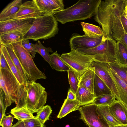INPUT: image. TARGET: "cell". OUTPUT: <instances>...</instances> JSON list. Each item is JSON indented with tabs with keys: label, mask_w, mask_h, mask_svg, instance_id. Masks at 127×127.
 Segmentation results:
<instances>
[{
	"label": "cell",
	"mask_w": 127,
	"mask_h": 127,
	"mask_svg": "<svg viewBox=\"0 0 127 127\" xmlns=\"http://www.w3.org/2000/svg\"><path fill=\"white\" fill-rule=\"evenodd\" d=\"M30 29L12 31L0 35V44L5 46L22 41Z\"/></svg>",
	"instance_id": "2e32d148"
},
{
	"label": "cell",
	"mask_w": 127,
	"mask_h": 127,
	"mask_svg": "<svg viewBox=\"0 0 127 127\" xmlns=\"http://www.w3.org/2000/svg\"><path fill=\"white\" fill-rule=\"evenodd\" d=\"M21 42L23 47L30 54L32 58H34L37 52L31 43L29 42V40L23 39Z\"/></svg>",
	"instance_id": "8d00e7d4"
},
{
	"label": "cell",
	"mask_w": 127,
	"mask_h": 127,
	"mask_svg": "<svg viewBox=\"0 0 127 127\" xmlns=\"http://www.w3.org/2000/svg\"><path fill=\"white\" fill-rule=\"evenodd\" d=\"M50 65L52 69L57 71H67L70 69L62 60L57 51L50 55Z\"/></svg>",
	"instance_id": "cb8c5ba5"
},
{
	"label": "cell",
	"mask_w": 127,
	"mask_h": 127,
	"mask_svg": "<svg viewBox=\"0 0 127 127\" xmlns=\"http://www.w3.org/2000/svg\"><path fill=\"white\" fill-rule=\"evenodd\" d=\"M113 127H126L125 125H116Z\"/></svg>",
	"instance_id": "f6af8a7d"
},
{
	"label": "cell",
	"mask_w": 127,
	"mask_h": 127,
	"mask_svg": "<svg viewBox=\"0 0 127 127\" xmlns=\"http://www.w3.org/2000/svg\"><path fill=\"white\" fill-rule=\"evenodd\" d=\"M116 42L112 39H106L95 47L78 51L93 56L94 61L108 63H116Z\"/></svg>",
	"instance_id": "ba28073f"
},
{
	"label": "cell",
	"mask_w": 127,
	"mask_h": 127,
	"mask_svg": "<svg viewBox=\"0 0 127 127\" xmlns=\"http://www.w3.org/2000/svg\"><path fill=\"white\" fill-rule=\"evenodd\" d=\"M22 0H15L9 4L0 14V22L8 21L19 11L22 4Z\"/></svg>",
	"instance_id": "ac0fdd59"
},
{
	"label": "cell",
	"mask_w": 127,
	"mask_h": 127,
	"mask_svg": "<svg viewBox=\"0 0 127 127\" xmlns=\"http://www.w3.org/2000/svg\"><path fill=\"white\" fill-rule=\"evenodd\" d=\"M60 57L65 64L75 72L80 78L95 61L93 56L84 54L74 50H71L69 53L62 54Z\"/></svg>",
	"instance_id": "52a82bcc"
},
{
	"label": "cell",
	"mask_w": 127,
	"mask_h": 127,
	"mask_svg": "<svg viewBox=\"0 0 127 127\" xmlns=\"http://www.w3.org/2000/svg\"><path fill=\"white\" fill-rule=\"evenodd\" d=\"M47 14L39 8L35 0H33L22 3L19 11L8 20L15 19L36 18Z\"/></svg>",
	"instance_id": "7c38bea8"
},
{
	"label": "cell",
	"mask_w": 127,
	"mask_h": 127,
	"mask_svg": "<svg viewBox=\"0 0 127 127\" xmlns=\"http://www.w3.org/2000/svg\"><path fill=\"white\" fill-rule=\"evenodd\" d=\"M20 84L11 70L0 68V87L5 95L8 107L12 102L17 104L23 93Z\"/></svg>",
	"instance_id": "5b68a950"
},
{
	"label": "cell",
	"mask_w": 127,
	"mask_h": 127,
	"mask_svg": "<svg viewBox=\"0 0 127 127\" xmlns=\"http://www.w3.org/2000/svg\"><path fill=\"white\" fill-rule=\"evenodd\" d=\"M5 46L6 47L13 62L23 79L24 86H26L30 81L14 52L13 45L11 44Z\"/></svg>",
	"instance_id": "7402d4cb"
},
{
	"label": "cell",
	"mask_w": 127,
	"mask_h": 127,
	"mask_svg": "<svg viewBox=\"0 0 127 127\" xmlns=\"http://www.w3.org/2000/svg\"><path fill=\"white\" fill-rule=\"evenodd\" d=\"M94 93L96 97L103 94H111L109 87L95 73L94 86Z\"/></svg>",
	"instance_id": "484cf974"
},
{
	"label": "cell",
	"mask_w": 127,
	"mask_h": 127,
	"mask_svg": "<svg viewBox=\"0 0 127 127\" xmlns=\"http://www.w3.org/2000/svg\"><path fill=\"white\" fill-rule=\"evenodd\" d=\"M10 113L19 121H24L35 117L33 113L25 107H16L11 110Z\"/></svg>",
	"instance_id": "4316f807"
},
{
	"label": "cell",
	"mask_w": 127,
	"mask_h": 127,
	"mask_svg": "<svg viewBox=\"0 0 127 127\" xmlns=\"http://www.w3.org/2000/svg\"><path fill=\"white\" fill-rule=\"evenodd\" d=\"M109 106H98L96 111L99 117L103 119L110 127L122 125L116 120L110 112Z\"/></svg>",
	"instance_id": "ffe728a7"
},
{
	"label": "cell",
	"mask_w": 127,
	"mask_h": 127,
	"mask_svg": "<svg viewBox=\"0 0 127 127\" xmlns=\"http://www.w3.org/2000/svg\"><path fill=\"white\" fill-rule=\"evenodd\" d=\"M101 0H80L73 5L53 15L63 24L83 20L94 16Z\"/></svg>",
	"instance_id": "7a4b0ae2"
},
{
	"label": "cell",
	"mask_w": 127,
	"mask_h": 127,
	"mask_svg": "<svg viewBox=\"0 0 127 127\" xmlns=\"http://www.w3.org/2000/svg\"><path fill=\"white\" fill-rule=\"evenodd\" d=\"M12 44L14 52L29 81L35 82L38 79H45V75L37 67L31 55L23 46L21 41Z\"/></svg>",
	"instance_id": "8992f818"
},
{
	"label": "cell",
	"mask_w": 127,
	"mask_h": 127,
	"mask_svg": "<svg viewBox=\"0 0 127 127\" xmlns=\"http://www.w3.org/2000/svg\"><path fill=\"white\" fill-rule=\"evenodd\" d=\"M117 100L112 95L103 94L96 97L93 103L97 106H109Z\"/></svg>",
	"instance_id": "1f68e13d"
},
{
	"label": "cell",
	"mask_w": 127,
	"mask_h": 127,
	"mask_svg": "<svg viewBox=\"0 0 127 127\" xmlns=\"http://www.w3.org/2000/svg\"><path fill=\"white\" fill-rule=\"evenodd\" d=\"M0 49L4 55L11 71L20 84L25 86L23 79L13 62L6 47L5 46L0 44Z\"/></svg>",
	"instance_id": "83f0119b"
},
{
	"label": "cell",
	"mask_w": 127,
	"mask_h": 127,
	"mask_svg": "<svg viewBox=\"0 0 127 127\" xmlns=\"http://www.w3.org/2000/svg\"><path fill=\"white\" fill-rule=\"evenodd\" d=\"M67 99L71 100H76V95L70 89H69L68 93Z\"/></svg>",
	"instance_id": "ab89813d"
},
{
	"label": "cell",
	"mask_w": 127,
	"mask_h": 127,
	"mask_svg": "<svg viewBox=\"0 0 127 127\" xmlns=\"http://www.w3.org/2000/svg\"><path fill=\"white\" fill-rule=\"evenodd\" d=\"M0 59V68L6 69L11 70L4 55L1 50Z\"/></svg>",
	"instance_id": "f35d334b"
},
{
	"label": "cell",
	"mask_w": 127,
	"mask_h": 127,
	"mask_svg": "<svg viewBox=\"0 0 127 127\" xmlns=\"http://www.w3.org/2000/svg\"><path fill=\"white\" fill-rule=\"evenodd\" d=\"M91 66L94 67L95 73L109 87L115 99L121 102L119 92L109 73L108 63L94 61Z\"/></svg>",
	"instance_id": "30bf717a"
},
{
	"label": "cell",
	"mask_w": 127,
	"mask_h": 127,
	"mask_svg": "<svg viewBox=\"0 0 127 127\" xmlns=\"http://www.w3.org/2000/svg\"><path fill=\"white\" fill-rule=\"evenodd\" d=\"M127 0H106L101 1L94 16L95 21L101 26L102 40H121L125 32L122 17Z\"/></svg>",
	"instance_id": "6da1fadb"
},
{
	"label": "cell",
	"mask_w": 127,
	"mask_h": 127,
	"mask_svg": "<svg viewBox=\"0 0 127 127\" xmlns=\"http://www.w3.org/2000/svg\"><path fill=\"white\" fill-rule=\"evenodd\" d=\"M52 112L51 107L48 105H46L38 111L35 117L41 123L44 124L45 122L49 119V117Z\"/></svg>",
	"instance_id": "d6a6232c"
},
{
	"label": "cell",
	"mask_w": 127,
	"mask_h": 127,
	"mask_svg": "<svg viewBox=\"0 0 127 127\" xmlns=\"http://www.w3.org/2000/svg\"><path fill=\"white\" fill-rule=\"evenodd\" d=\"M80 24L85 35L93 38L103 36L102 30L99 27L84 22H81Z\"/></svg>",
	"instance_id": "d4e9b609"
},
{
	"label": "cell",
	"mask_w": 127,
	"mask_h": 127,
	"mask_svg": "<svg viewBox=\"0 0 127 127\" xmlns=\"http://www.w3.org/2000/svg\"><path fill=\"white\" fill-rule=\"evenodd\" d=\"M35 18L15 19L0 22V35L9 32L30 28Z\"/></svg>",
	"instance_id": "4fadbf2b"
},
{
	"label": "cell",
	"mask_w": 127,
	"mask_h": 127,
	"mask_svg": "<svg viewBox=\"0 0 127 127\" xmlns=\"http://www.w3.org/2000/svg\"><path fill=\"white\" fill-rule=\"evenodd\" d=\"M39 8L44 13L53 15L64 10V5L62 0H35Z\"/></svg>",
	"instance_id": "5bb4252c"
},
{
	"label": "cell",
	"mask_w": 127,
	"mask_h": 127,
	"mask_svg": "<svg viewBox=\"0 0 127 127\" xmlns=\"http://www.w3.org/2000/svg\"><path fill=\"white\" fill-rule=\"evenodd\" d=\"M25 127H46L35 117L24 121Z\"/></svg>",
	"instance_id": "d590c367"
},
{
	"label": "cell",
	"mask_w": 127,
	"mask_h": 127,
	"mask_svg": "<svg viewBox=\"0 0 127 127\" xmlns=\"http://www.w3.org/2000/svg\"><path fill=\"white\" fill-rule=\"evenodd\" d=\"M103 36L93 38L77 33L73 34L69 40L71 50L79 51L93 48L100 45L102 42Z\"/></svg>",
	"instance_id": "8fae6325"
},
{
	"label": "cell",
	"mask_w": 127,
	"mask_h": 127,
	"mask_svg": "<svg viewBox=\"0 0 127 127\" xmlns=\"http://www.w3.org/2000/svg\"><path fill=\"white\" fill-rule=\"evenodd\" d=\"M125 126L126 127H127V125H125Z\"/></svg>",
	"instance_id": "7dc6e473"
},
{
	"label": "cell",
	"mask_w": 127,
	"mask_h": 127,
	"mask_svg": "<svg viewBox=\"0 0 127 127\" xmlns=\"http://www.w3.org/2000/svg\"><path fill=\"white\" fill-rule=\"evenodd\" d=\"M76 95V100L82 106L93 103L96 97L94 93L82 86L78 87Z\"/></svg>",
	"instance_id": "44dd1931"
},
{
	"label": "cell",
	"mask_w": 127,
	"mask_h": 127,
	"mask_svg": "<svg viewBox=\"0 0 127 127\" xmlns=\"http://www.w3.org/2000/svg\"><path fill=\"white\" fill-rule=\"evenodd\" d=\"M108 66L109 73L119 92L121 102L127 107V85Z\"/></svg>",
	"instance_id": "e0dca14e"
},
{
	"label": "cell",
	"mask_w": 127,
	"mask_h": 127,
	"mask_svg": "<svg viewBox=\"0 0 127 127\" xmlns=\"http://www.w3.org/2000/svg\"><path fill=\"white\" fill-rule=\"evenodd\" d=\"M111 113L122 125H127V107L121 102L117 100L109 106Z\"/></svg>",
	"instance_id": "9a60e30c"
},
{
	"label": "cell",
	"mask_w": 127,
	"mask_h": 127,
	"mask_svg": "<svg viewBox=\"0 0 127 127\" xmlns=\"http://www.w3.org/2000/svg\"><path fill=\"white\" fill-rule=\"evenodd\" d=\"M14 117L10 115L4 114L0 121V125L2 127H12V123Z\"/></svg>",
	"instance_id": "74e56055"
},
{
	"label": "cell",
	"mask_w": 127,
	"mask_h": 127,
	"mask_svg": "<svg viewBox=\"0 0 127 127\" xmlns=\"http://www.w3.org/2000/svg\"><path fill=\"white\" fill-rule=\"evenodd\" d=\"M12 127H25V126L24 121L18 120L16 123L12 126Z\"/></svg>",
	"instance_id": "b9f144b4"
},
{
	"label": "cell",
	"mask_w": 127,
	"mask_h": 127,
	"mask_svg": "<svg viewBox=\"0 0 127 127\" xmlns=\"http://www.w3.org/2000/svg\"><path fill=\"white\" fill-rule=\"evenodd\" d=\"M122 21L125 31L127 34V18L125 17L124 13L122 17Z\"/></svg>",
	"instance_id": "60d3db41"
},
{
	"label": "cell",
	"mask_w": 127,
	"mask_h": 127,
	"mask_svg": "<svg viewBox=\"0 0 127 127\" xmlns=\"http://www.w3.org/2000/svg\"><path fill=\"white\" fill-rule=\"evenodd\" d=\"M8 107L5 96L2 90L0 89V120H1Z\"/></svg>",
	"instance_id": "e575fe53"
},
{
	"label": "cell",
	"mask_w": 127,
	"mask_h": 127,
	"mask_svg": "<svg viewBox=\"0 0 127 127\" xmlns=\"http://www.w3.org/2000/svg\"><path fill=\"white\" fill-rule=\"evenodd\" d=\"M58 22L53 15L47 14L35 18L24 39H48L54 37L59 31Z\"/></svg>",
	"instance_id": "277c9868"
},
{
	"label": "cell",
	"mask_w": 127,
	"mask_h": 127,
	"mask_svg": "<svg viewBox=\"0 0 127 127\" xmlns=\"http://www.w3.org/2000/svg\"><path fill=\"white\" fill-rule=\"evenodd\" d=\"M65 127H70V126L69 125H67L65 126Z\"/></svg>",
	"instance_id": "bcb514c9"
},
{
	"label": "cell",
	"mask_w": 127,
	"mask_h": 127,
	"mask_svg": "<svg viewBox=\"0 0 127 127\" xmlns=\"http://www.w3.org/2000/svg\"><path fill=\"white\" fill-rule=\"evenodd\" d=\"M67 72L70 89L76 94L78 88L80 78L75 72L71 69Z\"/></svg>",
	"instance_id": "836d02e7"
},
{
	"label": "cell",
	"mask_w": 127,
	"mask_h": 127,
	"mask_svg": "<svg viewBox=\"0 0 127 127\" xmlns=\"http://www.w3.org/2000/svg\"><path fill=\"white\" fill-rule=\"evenodd\" d=\"M116 50L117 62L127 65V48L121 40L117 42Z\"/></svg>",
	"instance_id": "f1b7e54d"
},
{
	"label": "cell",
	"mask_w": 127,
	"mask_h": 127,
	"mask_svg": "<svg viewBox=\"0 0 127 127\" xmlns=\"http://www.w3.org/2000/svg\"><path fill=\"white\" fill-rule=\"evenodd\" d=\"M127 48V34L125 32L124 36L121 40Z\"/></svg>",
	"instance_id": "7bdbcfd3"
},
{
	"label": "cell",
	"mask_w": 127,
	"mask_h": 127,
	"mask_svg": "<svg viewBox=\"0 0 127 127\" xmlns=\"http://www.w3.org/2000/svg\"><path fill=\"white\" fill-rule=\"evenodd\" d=\"M95 74L94 67L90 66L80 78L78 87L82 86L87 89L91 93H94V86Z\"/></svg>",
	"instance_id": "d6986e66"
},
{
	"label": "cell",
	"mask_w": 127,
	"mask_h": 127,
	"mask_svg": "<svg viewBox=\"0 0 127 127\" xmlns=\"http://www.w3.org/2000/svg\"><path fill=\"white\" fill-rule=\"evenodd\" d=\"M108 64L110 68L127 85V65L122 64L117 62Z\"/></svg>",
	"instance_id": "f546056e"
},
{
	"label": "cell",
	"mask_w": 127,
	"mask_h": 127,
	"mask_svg": "<svg viewBox=\"0 0 127 127\" xmlns=\"http://www.w3.org/2000/svg\"><path fill=\"white\" fill-rule=\"evenodd\" d=\"M81 106L77 100H71L66 98L64 100L57 118L61 119L72 112L78 110Z\"/></svg>",
	"instance_id": "603a6c76"
},
{
	"label": "cell",
	"mask_w": 127,
	"mask_h": 127,
	"mask_svg": "<svg viewBox=\"0 0 127 127\" xmlns=\"http://www.w3.org/2000/svg\"><path fill=\"white\" fill-rule=\"evenodd\" d=\"M124 13L125 17L127 18V0H126L124 8Z\"/></svg>",
	"instance_id": "ee69618b"
},
{
	"label": "cell",
	"mask_w": 127,
	"mask_h": 127,
	"mask_svg": "<svg viewBox=\"0 0 127 127\" xmlns=\"http://www.w3.org/2000/svg\"><path fill=\"white\" fill-rule=\"evenodd\" d=\"M97 107L93 103L80 107L78 110L81 119L88 127H110L99 117L96 111Z\"/></svg>",
	"instance_id": "9c48e42d"
},
{
	"label": "cell",
	"mask_w": 127,
	"mask_h": 127,
	"mask_svg": "<svg viewBox=\"0 0 127 127\" xmlns=\"http://www.w3.org/2000/svg\"><path fill=\"white\" fill-rule=\"evenodd\" d=\"M47 93L40 84L29 82L24 90L16 107H25L33 113L37 112L46 103Z\"/></svg>",
	"instance_id": "3957f363"
},
{
	"label": "cell",
	"mask_w": 127,
	"mask_h": 127,
	"mask_svg": "<svg viewBox=\"0 0 127 127\" xmlns=\"http://www.w3.org/2000/svg\"><path fill=\"white\" fill-rule=\"evenodd\" d=\"M32 46L50 65V56L49 53L53 52L52 49L50 47H46L39 40L35 44L31 43Z\"/></svg>",
	"instance_id": "4dcf8cb0"
}]
</instances>
